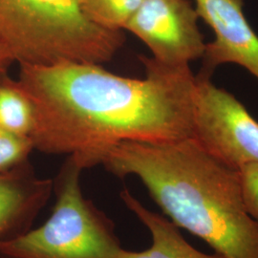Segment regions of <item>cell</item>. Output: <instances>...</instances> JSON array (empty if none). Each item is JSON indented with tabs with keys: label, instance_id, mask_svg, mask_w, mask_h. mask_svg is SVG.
<instances>
[{
	"label": "cell",
	"instance_id": "6da1fadb",
	"mask_svg": "<svg viewBox=\"0 0 258 258\" xmlns=\"http://www.w3.org/2000/svg\"><path fill=\"white\" fill-rule=\"evenodd\" d=\"M145 79L114 74L102 64H19V81L37 105L36 150L72 155L85 169L123 142L164 143L194 135L196 78L189 66L140 55Z\"/></svg>",
	"mask_w": 258,
	"mask_h": 258
},
{
	"label": "cell",
	"instance_id": "7a4b0ae2",
	"mask_svg": "<svg viewBox=\"0 0 258 258\" xmlns=\"http://www.w3.org/2000/svg\"><path fill=\"white\" fill-rule=\"evenodd\" d=\"M100 165L118 178L136 176L179 229L204 240L223 258H258V222L245 203L239 170L190 138L123 142Z\"/></svg>",
	"mask_w": 258,
	"mask_h": 258
},
{
	"label": "cell",
	"instance_id": "3957f363",
	"mask_svg": "<svg viewBox=\"0 0 258 258\" xmlns=\"http://www.w3.org/2000/svg\"><path fill=\"white\" fill-rule=\"evenodd\" d=\"M0 42L19 64H103L123 42L121 31L95 25L77 0H0Z\"/></svg>",
	"mask_w": 258,
	"mask_h": 258
},
{
	"label": "cell",
	"instance_id": "277c9868",
	"mask_svg": "<svg viewBox=\"0 0 258 258\" xmlns=\"http://www.w3.org/2000/svg\"><path fill=\"white\" fill-rule=\"evenodd\" d=\"M84 166L69 155L55 176V201L41 226L0 242V258H117L122 249L110 217L83 194Z\"/></svg>",
	"mask_w": 258,
	"mask_h": 258
},
{
	"label": "cell",
	"instance_id": "5b68a950",
	"mask_svg": "<svg viewBox=\"0 0 258 258\" xmlns=\"http://www.w3.org/2000/svg\"><path fill=\"white\" fill-rule=\"evenodd\" d=\"M194 135L205 150L226 166L239 170L258 164V121L230 92L197 75Z\"/></svg>",
	"mask_w": 258,
	"mask_h": 258
},
{
	"label": "cell",
	"instance_id": "8992f818",
	"mask_svg": "<svg viewBox=\"0 0 258 258\" xmlns=\"http://www.w3.org/2000/svg\"><path fill=\"white\" fill-rule=\"evenodd\" d=\"M199 20L189 0H143L125 30L148 46L158 62L184 67L202 58L206 49Z\"/></svg>",
	"mask_w": 258,
	"mask_h": 258
},
{
	"label": "cell",
	"instance_id": "52a82bcc",
	"mask_svg": "<svg viewBox=\"0 0 258 258\" xmlns=\"http://www.w3.org/2000/svg\"><path fill=\"white\" fill-rule=\"evenodd\" d=\"M196 11L214 34L206 44L198 77L212 79L218 66L235 63L258 80V35L244 13V0H194Z\"/></svg>",
	"mask_w": 258,
	"mask_h": 258
},
{
	"label": "cell",
	"instance_id": "ba28073f",
	"mask_svg": "<svg viewBox=\"0 0 258 258\" xmlns=\"http://www.w3.org/2000/svg\"><path fill=\"white\" fill-rule=\"evenodd\" d=\"M53 188V180L37 175L29 161L0 174V242L33 228Z\"/></svg>",
	"mask_w": 258,
	"mask_h": 258
},
{
	"label": "cell",
	"instance_id": "9c48e42d",
	"mask_svg": "<svg viewBox=\"0 0 258 258\" xmlns=\"http://www.w3.org/2000/svg\"><path fill=\"white\" fill-rule=\"evenodd\" d=\"M120 200L151 234L152 243L141 251L120 249L117 258H223L217 253H205L191 246L181 234L180 229L168 218L148 210L138 199L124 188Z\"/></svg>",
	"mask_w": 258,
	"mask_h": 258
},
{
	"label": "cell",
	"instance_id": "30bf717a",
	"mask_svg": "<svg viewBox=\"0 0 258 258\" xmlns=\"http://www.w3.org/2000/svg\"><path fill=\"white\" fill-rule=\"evenodd\" d=\"M37 122V105L19 80L0 75V128L31 138Z\"/></svg>",
	"mask_w": 258,
	"mask_h": 258
},
{
	"label": "cell",
	"instance_id": "8fae6325",
	"mask_svg": "<svg viewBox=\"0 0 258 258\" xmlns=\"http://www.w3.org/2000/svg\"><path fill=\"white\" fill-rule=\"evenodd\" d=\"M143 0H77L83 15L95 25L110 31L125 30Z\"/></svg>",
	"mask_w": 258,
	"mask_h": 258
},
{
	"label": "cell",
	"instance_id": "7c38bea8",
	"mask_svg": "<svg viewBox=\"0 0 258 258\" xmlns=\"http://www.w3.org/2000/svg\"><path fill=\"white\" fill-rule=\"evenodd\" d=\"M33 150L32 139L0 128V174L29 161Z\"/></svg>",
	"mask_w": 258,
	"mask_h": 258
},
{
	"label": "cell",
	"instance_id": "4fadbf2b",
	"mask_svg": "<svg viewBox=\"0 0 258 258\" xmlns=\"http://www.w3.org/2000/svg\"><path fill=\"white\" fill-rule=\"evenodd\" d=\"M245 203L250 215L258 222V164H249L239 169Z\"/></svg>",
	"mask_w": 258,
	"mask_h": 258
},
{
	"label": "cell",
	"instance_id": "5bb4252c",
	"mask_svg": "<svg viewBox=\"0 0 258 258\" xmlns=\"http://www.w3.org/2000/svg\"><path fill=\"white\" fill-rule=\"evenodd\" d=\"M16 62L8 49L0 42V75L7 73L12 63Z\"/></svg>",
	"mask_w": 258,
	"mask_h": 258
}]
</instances>
